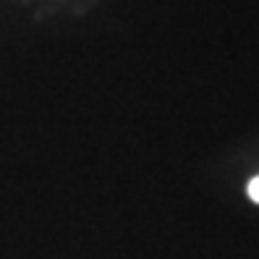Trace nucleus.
I'll list each match as a JSON object with an SVG mask.
<instances>
[{"label": "nucleus", "mask_w": 259, "mask_h": 259, "mask_svg": "<svg viewBox=\"0 0 259 259\" xmlns=\"http://www.w3.org/2000/svg\"><path fill=\"white\" fill-rule=\"evenodd\" d=\"M249 196H251L254 202H259V176L249 181Z\"/></svg>", "instance_id": "obj_1"}]
</instances>
